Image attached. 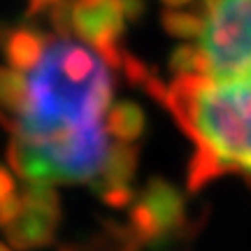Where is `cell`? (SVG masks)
Segmentation results:
<instances>
[{
	"label": "cell",
	"mask_w": 251,
	"mask_h": 251,
	"mask_svg": "<svg viewBox=\"0 0 251 251\" xmlns=\"http://www.w3.org/2000/svg\"><path fill=\"white\" fill-rule=\"evenodd\" d=\"M163 5H168L170 9H179V7H186V5H191L193 0H161Z\"/></svg>",
	"instance_id": "18"
},
{
	"label": "cell",
	"mask_w": 251,
	"mask_h": 251,
	"mask_svg": "<svg viewBox=\"0 0 251 251\" xmlns=\"http://www.w3.org/2000/svg\"><path fill=\"white\" fill-rule=\"evenodd\" d=\"M186 200L170 181L153 177L130 202L128 230L140 244H168L186 233Z\"/></svg>",
	"instance_id": "4"
},
{
	"label": "cell",
	"mask_w": 251,
	"mask_h": 251,
	"mask_svg": "<svg viewBox=\"0 0 251 251\" xmlns=\"http://www.w3.org/2000/svg\"><path fill=\"white\" fill-rule=\"evenodd\" d=\"M126 14L121 0H70V35L96 51L107 68H121Z\"/></svg>",
	"instance_id": "5"
},
{
	"label": "cell",
	"mask_w": 251,
	"mask_h": 251,
	"mask_svg": "<svg viewBox=\"0 0 251 251\" xmlns=\"http://www.w3.org/2000/svg\"><path fill=\"white\" fill-rule=\"evenodd\" d=\"M9 193H14V179L2 165H0V200L7 198Z\"/></svg>",
	"instance_id": "17"
},
{
	"label": "cell",
	"mask_w": 251,
	"mask_h": 251,
	"mask_svg": "<svg viewBox=\"0 0 251 251\" xmlns=\"http://www.w3.org/2000/svg\"><path fill=\"white\" fill-rule=\"evenodd\" d=\"M144 126H147V117L142 107L133 100H121L109 105L105 114V130L112 137H117L119 142H135L144 133Z\"/></svg>",
	"instance_id": "10"
},
{
	"label": "cell",
	"mask_w": 251,
	"mask_h": 251,
	"mask_svg": "<svg viewBox=\"0 0 251 251\" xmlns=\"http://www.w3.org/2000/svg\"><path fill=\"white\" fill-rule=\"evenodd\" d=\"M112 105L107 63L89 47L49 37L28 77V107L12 135L51 161L56 184L91 181L107 156L105 114Z\"/></svg>",
	"instance_id": "1"
},
{
	"label": "cell",
	"mask_w": 251,
	"mask_h": 251,
	"mask_svg": "<svg viewBox=\"0 0 251 251\" xmlns=\"http://www.w3.org/2000/svg\"><path fill=\"white\" fill-rule=\"evenodd\" d=\"M144 89L170 109L181 130L196 142L188 163L191 191L228 172L251 177V75L237 79L179 75L172 84L151 75Z\"/></svg>",
	"instance_id": "2"
},
{
	"label": "cell",
	"mask_w": 251,
	"mask_h": 251,
	"mask_svg": "<svg viewBox=\"0 0 251 251\" xmlns=\"http://www.w3.org/2000/svg\"><path fill=\"white\" fill-rule=\"evenodd\" d=\"M58 2H63V0H28L26 14H28V17H37V14L49 12L51 7H56Z\"/></svg>",
	"instance_id": "15"
},
{
	"label": "cell",
	"mask_w": 251,
	"mask_h": 251,
	"mask_svg": "<svg viewBox=\"0 0 251 251\" xmlns=\"http://www.w3.org/2000/svg\"><path fill=\"white\" fill-rule=\"evenodd\" d=\"M198 40L202 77L237 79L251 75V0H212Z\"/></svg>",
	"instance_id": "3"
},
{
	"label": "cell",
	"mask_w": 251,
	"mask_h": 251,
	"mask_svg": "<svg viewBox=\"0 0 251 251\" xmlns=\"http://www.w3.org/2000/svg\"><path fill=\"white\" fill-rule=\"evenodd\" d=\"M61 224V214L45 212V209H33L24 207V212L5 226V237L7 242L19 251H35L45 249L56 242V230Z\"/></svg>",
	"instance_id": "6"
},
{
	"label": "cell",
	"mask_w": 251,
	"mask_h": 251,
	"mask_svg": "<svg viewBox=\"0 0 251 251\" xmlns=\"http://www.w3.org/2000/svg\"><path fill=\"white\" fill-rule=\"evenodd\" d=\"M126 19H140L144 14V0H121Z\"/></svg>",
	"instance_id": "16"
},
{
	"label": "cell",
	"mask_w": 251,
	"mask_h": 251,
	"mask_svg": "<svg viewBox=\"0 0 251 251\" xmlns=\"http://www.w3.org/2000/svg\"><path fill=\"white\" fill-rule=\"evenodd\" d=\"M58 251H81V249H77V247H61Z\"/></svg>",
	"instance_id": "19"
},
{
	"label": "cell",
	"mask_w": 251,
	"mask_h": 251,
	"mask_svg": "<svg viewBox=\"0 0 251 251\" xmlns=\"http://www.w3.org/2000/svg\"><path fill=\"white\" fill-rule=\"evenodd\" d=\"M28 107V77L9 65H0V126L14 133Z\"/></svg>",
	"instance_id": "9"
},
{
	"label": "cell",
	"mask_w": 251,
	"mask_h": 251,
	"mask_svg": "<svg viewBox=\"0 0 251 251\" xmlns=\"http://www.w3.org/2000/svg\"><path fill=\"white\" fill-rule=\"evenodd\" d=\"M142 244L133 237V233L114 221H105L100 230L89 244L86 251H137Z\"/></svg>",
	"instance_id": "12"
},
{
	"label": "cell",
	"mask_w": 251,
	"mask_h": 251,
	"mask_svg": "<svg viewBox=\"0 0 251 251\" xmlns=\"http://www.w3.org/2000/svg\"><path fill=\"white\" fill-rule=\"evenodd\" d=\"M161 24L165 33L179 40H198L205 28V14L198 12H181V9H168L161 14Z\"/></svg>",
	"instance_id": "11"
},
{
	"label": "cell",
	"mask_w": 251,
	"mask_h": 251,
	"mask_svg": "<svg viewBox=\"0 0 251 251\" xmlns=\"http://www.w3.org/2000/svg\"><path fill=\"white\" fill-rule=\"evenodd\" d=\"M47 40L49 37L42 35L35 28H12V30H2L0 49L7 58L9 68L19 72H30L45 51Z\"/></svg>",
	"instance_id": "8"
},
{
	"label": "cell",
	"mask_w": 251,
	"mask_h": 251,
	"mask_svg": "<svg viewBox=\"0 0 251 251\" xmlns=\"http://www.w3.org/2000/svg\"><path fill=\"white\" fill-rule=\"evenodd\" d=\"M137 161H140V149L130 142H117L107 149L105 163L100 172L89 181L91 188L100 193L105 188L114 186H130L133 177L137 172Z\"/></svg>",
	"instance_id": "7"
},
{
	"label": "cell",
	"mask_w": 251,
	"mask_h": 251,
	"mask_svg": "<svg viewBox=\"0 0 251 251\" xmlns=\"http://www.w3.org/2000/svg\"><path fill=\"white\" fill-rule=\"evenodd\" d=\"M21 212H24V202H21V196H19V193H9L7 198H2V200H0V226H2V228L9 226Z\"/></svg>",
	"instance_id": "14"
},
{
	"label": "cell",
	"mask_w": 251,
	"mask_h": 251,
	"mask_svg": "<svg viewBox=\"0 0 251 251\" xmlns=\"http://www.w3.org/2000/svg\"><path fill=\"white\" fill-rule=\"evenodd\" d=\"M170 70L179 75H200V49L198 45H179L170 56Z\"/></svg>",
	"instance_id": "13"
},
{
	"label": "cell",
	"mask_w": 251,
	"mask_h": 251,
	"mask_svg": "<svg viewBox=\"0 0 251 251\" xmlns=\"http://www.w3.org/2000/svg\"><path fill=\"white\" fill-rule=\"evenodd\" d=\"M0 251H12V249H7V247H5V244H0Z\"/></svg>",
	"instance_id": "20"
}]
</instances>
